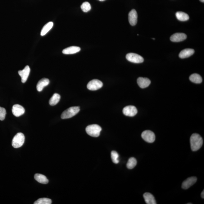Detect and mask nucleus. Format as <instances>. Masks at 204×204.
I'll return each instance as SVG.
<instances>
[{
	"mask_svg": "<svg viewBox=\"0 0 204 204\" xmlns=\"http://www.w3.org/2000/svg\"><path fill=\"white\" fill-rule=\"evenodd\" d=\"M190 144L192 150L193 151H198L203 145V138L199 134H193L190 138Z\"/></svg>",
	"mask_w": 204,
	"mask_h": 204,
	"instance_id": "obj_1",
	"label": "nucleus"
},
{
	"mask_svg": "<svg viewBox=\"0 0 204 204\" xmlns=\"http://www.w3.org/2000/svg\"><path fill=\"white\" fill-rule=\"evenodd\" d=\"M102 129L99 125H92L86 127L85 130L87 133L91 137H97L100 135Z\"/></svg>",
	"mask_w": 204,
	"mask_h": 204,
	"instance_id": "obj_2",
	"label": "nucleus"
},
{
	"mask_svg": "<svg viewBox=\"0 0 204 204\" xmlns=\"http://www.w3.org/2000/svg\"><path fill=\"white\" fill-rule=\"evenodd\" d=\"M80 111L79 107H72L68 108L62 113L61 118L62 119H68L75 116Z\"/></svg>",
	"mask_w": 204,
	"mask_h": 204,
	"instance_id": "obj_3",
	"label": "nucleus"
},
{
	"mask_svg": "<svg viewBox=\"0 0 204 204\" xmlns=\"http://www.w3.org/2000/svg\"><path fill=\"white\" fill-rule=\"evenodd\" d=\"M25 141V136L22 133H17L12 140V145L13 147L18 148L21 147Z\"/></svg>",
	"mask_w": 204,
	"mask_h": 204,
	"instance_id": "obj_4",
	"label": "nucleus"
},
{
	"mask_svg": "<svg viewBox=\"0 0 204 204\" xmlns=\"http://www.w3.org/2000/svg\"><path fill=\"white\" fill-rule=\"evenodd\" d=\"M126 58L129 61L134 63H141L144 62V59L138 54L129 53L126 56Z\"/></svg>",
	"mask_w": 204,
	"mask_h": 204,
	"instance_id": "obj_5",
	"label": "nucleus"
},
{
	"mask_svg": "<svg viewBox=\"0 0 204 204\" xmlns=\"http://www.w3.org/2000/svg\"><path fill=\"white\" fill-rule=\"evenodd\" d=\"M103 83L100 80L93 79L91 80L87 85V88L90 90L95 91L102 88Z\"/></svg>",
	"mask_w": 204,
	"mask_h": 204,
	"instance_id": "obj_6",
	"label": "nucleus"
},
{
	"mask_svg": "<svg viewBox=\"0 0 204 204\" xmlns=\"http://www.w3.org/2000/svg\"><path fill=\"white\" fill-rule=\"evenodd\" d=\"M142 137L146 142L152 143L154 142L156 139L155 134L151 130H147L143 132L142 134Z\"/></svg>",
	"mask_w": 204,
	"mask_h": 204,
	"instance_id": "obj_7",
	"label": "nucleus"
},
{
	"mask_svg": "<svg viewBox=\"0 0 204 204\" xmlns=\"http://www.w3.org/2000/svg\"><path fill=\"white\" fill-rule=\"evenodd\" d=\"M123 112L125 116L133 117L137 114L138 111L135 106H128L124 108Z\"/></svg>",
	"mask_w": 204,
	"mask_h": 204,
	"instance_id": "obj_8",
	"label": "nucleus"
},
{
	"mask_svg": "<svg viewBox=\"0 0 204 204\" xmlns=\"http://www.w3.org/2000/svg\"><path fill=\"white\" fill-rule=\"evenodd\" d=\"M30 71V68L28 66H26L23 70L18 71V74L21 77V81L22 83H25L27 81Z\"/></svg>",
	"mask_w": 204,
	"mask_h": 204,
	"instance_id": "obj_9",
	"label": "nucleus"
},
{
	"mask_svg": "<svg viewBox=\"0 0 204 204\" xmlns=\"http://www.w3.org/2000/svg\"><path fill=\"white\" fill-rule=\"evenodd\" d=\"M12 111L14 116L19 117L24 114L25 110L22 106L19 104H15L12 107Z\"/></svg>",
	"mask_w": 204,
	"mask_h": 204,
	"instance_id": "obj_10",
	"label": "nucleus"
},
{
	"mask_svg": "<svg viewBox=\"0 0 204 204\" xmlns=\"http://www.w3.org/2000/svg\"><path fill=\"white\" fill-rule=\"evenodd\" d=\"M186 38L187 35L184 33H176L171 36L170 40L174 42H179L184 41Z\"/></svg>",
	"mask_w": 204,
	"mask_h": 204,
	"instance_id": "obj_11",
	"label": "nucleus"
},
{
	"mask_svg": "<svg viewBox=\"0 0 204 204\" xmlns=\"http://www.w3.org/2000/svg\"><path fill=\"white\" fill-rule=\"evenodd\" d=\"M197 181V177H192L188 178L183 182L182 188L184 189H187L194 184Z\"/></svg>",
	"mask_w": 204,
	"mask_h": 204,
	"instance_id": "obj_12",
	"label": "nucleus"
},
{
	"mask_svg": "<svg viewBox=\"0 0 204 204\" xmlns=\"http://www.w3.org/2000/svg\"><path fill=\"white\" fill-rule=\"evenodd\" d=\"M138 15L134 9L132 10L129 14V21L131 25L134 26L137 24Z\"/></svg>",
	"mask_w": 204,
	"mask_h": 204,
	"instance_id": "obj_13",
	"label": "nucleus"
},
{
	"mask_svg": "<svg viewBox=\"0 0 204 204\" xmlns=\"http://www.w3.org/2000/svg\"><path fill=\"white\" fill-rule=\"evenodd\" d=\"M137 83L140 88H147L151 84L150 80L147 78L139 77L137 80Z\"/></svg>",
	"mask_w": 204,
	"mask_h": 204,
	"instance_id": "obj_14",
	"label": "nucleus"
},
{
	"mask_svg": "<svg viewBox=\"0 0 204 204\" xmlns=\"http://www.w3.org/2000/svg\"><path fill=\"white\" fill-rule=\"evenodd\" d=\"M194 52V50L193 49H185L180 52L179 57L181 59L187 58L193 55Z\"/></svg>",
	"mask_w": 204,
	"mask_h": 204,
	"instance_id": "obj_15",
	"label": "nucleus"
},
{
	"mask_svg": "<svg viewBox=\"0 0 204 204\" xmlns=\"http://www.w3.org/2000/svg\"><path fill=\"white\" fill-rule=\"evenodd\" d=\"M81 50V48L79 47L71 46L64 49L62 51V53L65 55H71L78 53Z\"/></svg>",
	"mask_w": 204,
	"mask_h": 204,
	"instance_id": "obj_16",
	"label": "nucleus"
},
{
	"mask_svg": "<svg viewBox=\"0 0 204 204\" xmlns=\"http://www.w3.org/2000/svg\"><path fill=\"white\" fill-rule=\"evenodd\" d=\"M50 83L49 80L48 78H43L38 82L36 88L38 92H41L44 87L48 85Z\"/></svg>",
	"mask_w": 204,
	"mask_h": 204,
	"instance_id": "obj_17",
	"label": "nucleus"
},
{
	"mask_svg": "<svg viewBox=\"0 0 204 204\" xmlns=\"http://www.w3.org/2000/svg\"><path fill=\"white\" fill-rule=\"evenodd\" d=\"M143 197L146 204H156V202L154 196L151 193H144Z\"/></svg>",
	"mask_w": 204,
	"mask_h": 204,
	"instance_id": "obj_18",
	"label": "nucleus"
},
{
	"mask_svg": "<svg viewBox=\"0 0 204 204\" xmlns=\"http://www.w3.org/2000/svg\"><path fill=\"white\" fill-rule=\"evenodd\" d=\"M34 179L38 182L43 184H48V180L44 175L39 174H36L34 176Z\"/></svg>",
	"mask_w": 204,
	"mask_h": 204,
	"instance_id": "obj_19",
	"label": "nucleus"
},
{
	"mask_svg": "<svg viewBox=\"0 0 204 204\" xmlns=\"http://www.w3.org/2000/svg\"><path fill=\"white\" fill-rule=\"evenodd\" d=\"M53 23L52 22H50L45 24L43 26L41 31V36H44L45 34H48L50 29H51L53 26Z\"/></svg>",
	"mask_w": 204,
	"mask_h": 204,
	"instance_id": "obj_20",
	"label": "nucleus"
},
{
	"mask_svg": "<svg viewBox=\"0 0 204 204\" xmlns=\"http://www.w3.org/2000/svg\"><path fill=\"white\" fill-rule=\"evenodd\" d=\"M177 19L181 21H185L189 20V17L187 14L181 11H178L176 13Z\"/></svg>",
	"mask_w": 204,
	"mask_h": 204,
	"instance_id": "obj_21",
	"label": "nucleus"
},
{
	"mask_svg": "<svg viewBox=\"0 0 204 204\" xmlns=\"http://www.w3.org/2000/svg\"><path fill=\"white\" fill-rule=\"evenodd\" d=\"M60 95L58 94L55 93L52 96L51 98L50 99L49 103L51 106H55L60 102Z\"/></svg>",
	"mask_w": 204,
	"mask_h": 204,
	"instance_id": "obj_22",
	"label": "nucleus"
},
{
	"mask_svg": "<svg viewBox=\"0 0 204 204\" xmlns=\"http://www.w3.org/2000/svg\"><path fill=\"white\" fill-rule=\"evenodd\" d=\"M189 79L192 82L196 84H200L202 82V78L201 76L197 74L191 75L189 77Z\"/></svg>",
	"mask_w": 204,
	"mask_h": 204,
	"instance_id": "obj_23",
	"label": "nucleus"
},
{
	"mask_svg": "<svg viewBox=\"0 0 204 204\" xmlns=\"http://www.w3.org/2000/svg\"><path fill=\"white\" fill-rule=\"evenodd\" d=\"M137 164V161L134 157H131L129 159L126 166L129 169H132L135 167Z\"/></svg>",
	"mask_w": 204,
	"mask_h": 204,
	"instance_id": "obj_24",
	"label": "nucleus"
},
{
	"mask_svg": "<svg viewBox=\"0 0 204 204\" xmlns=\"http://www.w3.org/2000/svg\"><path fill=\"white\" fill-rule=\"evenodd\" d=\"M52 200L50 199L43 198L39 199L34 202V204H51Z\"/></svg>",
	"mask_w": 204,
	"mask_h": 204,
	"instance_id": "obj_25",
	"label": "nucleus"
},
{
	"mask_svg": "<svg viewBox=\"0 0 204 204\" xmlns=\"http://www.w3.org/2000/svg\"><path fill=\"white\" fill-rule=\"evenodd\" d=\"M111 158L112 159L113 163L115 164H118L119 163V160H118L119 158V154L116 151H112L111 152Z\"/></svg>",
	"mask_w": 204,
	"mask_h": 204,
	"instance_id": "obj_26",
	"label": "nucleus"
},
{
	"mask_svg": "<svg viewBox=\"0 0 204 204\" xmlns=\"http://www.w3.org/2000/svg\"><path fill=\"white\" fill-rule=\"evenodd\" d=\"M81 7L83 11L85 12V13L89 11L91 9V7L90 3L88 2H84L82 4Z\"/></svg>",
	"mask_w": 204,
	"mask_h": 204,
	"instance_id": "obj_27",
	"label": "nucleus"
},
{
	"mask_svg": "<svg viewBox=\"0 0 204 204\" xmlns=\"http://www.w3.org/2000/svg\"><path fill=\"white\" fill-rule=\"evenodd\" d=\"M6 114V109L3 107H0V120L3 121L5 119Z\"/></svg>",
	"mask_w": 204,
	"mask_h": 204,
	"instance_id": "obj_28",
	"label": "nucleus"
},
{
	"mask_svg": "<svg viewBox=\"0 0 204 204\" xmlns=\"http://www.w3.org/2000/svg\"><path fill=\"white\" fill-rule=\"evenodd\" d=\"M201 197L202 198H204V190L202 192V193H201Z\"/></svg>",
	"mask_w": 204,
	"mask_h": 204,
	"instance_id": "obj_29",
	"label": "nucleus"
},
{
	"mask_svg": "<svg viewBox=\"0 0 204 204\" xmlns=\"http://www.w3.org/2000/svg\"><path fill=\"white\" fill-rule=\"evenodd\" d=\"M200 1L202 2H204V0H200Z\"/></svg>",
	"mask_w": 204,
	"mask_h": 204,
	"instance_id": "obj_30",
	"label": "nucleus"
},
{
	"mask_svg": "<svg viewBox=\"0 0 204 204\" xmlns=\"http://www.w3.org/2000/svg\"><path fill=\"white\" fill-rule=\"evenodd\" d=\"M98 1H105V0H98Z\"/></svg>",
	"mask_w": 204,
	"mask_h": 204,
	"instance_id": "obj_31",
	"label": "nucleus"
},
{
	"mask_svg": "<svg viewBox=\"0 0 204 204\" xmlns=\"http://www.w3.org/2000/svg\"><path fill=\"white\" fill-rule=\"evenodd\" d=\"M152 39H153V40H155V39H155V38H152Z\"/></svg>",
	"mask_w": 204,
	"mask_h": 204,
	"instance_id": "obj_32",
	"label": "nucleus"
}]
</instances>
